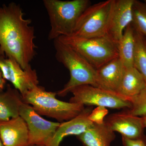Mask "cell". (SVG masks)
Returning a JSON list of instances; mask_svg holds the SVG:
<instances>
[{"instance_id": "obj_1", "label": "cell", "mask_w": 146, "mask_h": 146, "mask_svg": "<svg viewBox=\"0 0 146 146\" xmlns=\"http://www.w3.org/2000/svg\"><path fill=\"white\" fill-rule=\"evenodd\" d=\"M31 23L24 18L23 9L16 3L0 7V57L14 59L25 70L31 68L36 54Z\"/></svg>"}, {"instance_id": "obj_2", "label": "cell", "mask_w": 146, "mask_h": 146, "mask_svg": "<svg viewBox=\"0 0 146 146\" xmlns=\"http://www.w3.org/2000/svg\"><path fill=\"white\" fill-rule=\"evenodd\" d=\"M49 18L50 29L48 38L54 40L60 36L72 35L77 23L91 2L89 0H44Z\"/></svg>"}, {"instance_id": "obj_3", "label": "cell", "mask_w": 146, "mask_h": 146, "mask_svg": "<svg viewBox=\"0 0 146 146\" xmlns=\"http://www.w3.org/2000/svg\"><path fill=\"white\" fill-rule=\"evenodd\" d=\"M55 57L70 72V79L63 88L56 94L64 97L75 87L90 85L97 87L96 70L78 53L58 39L53 40Z\"/></svg>"}, {"instance_id": "obj_4", "label": "cell", "mask_w": 146, "mask_h": 146, "mask_svg": "<svg viewBox=\"0 0 146 146\" xmlns=\"http://www.w3.org/2000/svg\"><path fill=\"white\" fill-rule=\"evenodd\" d=\"M56 95V93L46 91L44 87L38 85L22 97V100L39 115L54 118L58 122L74 119L85 108L81 104L59 100Z\"/></svg>"}, {"instance_id": "obj_5", "label": "cell", "mask_w": 146, "mask_h": 146, "mask_svg": "<svg viewBox=\"0 0 146 146\" xmlns=\"http://www.w3.org/2000/svg\"><path fill=\"white\" fill-rule=\"evenodd\" d=\"M57 39L78 53L96 70L119 56L118 44L106 35L83 38L72 35Z\"/></svg>"}, {"instance_id": "obj_6", "label": "cell", "mask_w": 146, "mask_h": 146, "mask_svg": "<svg viewBox=\"0 0 146 146\" xmlns=\"http://www.w3.org/2000/svg\"><path fill=\"white\" fill-rule=\"evenodd\" d=\"M113 1L107 0L88 7L80 17L72 35L83 38L106 36Z\"/></svg>"}, {"instance_id": "obj_7", "label": "cell", "mask_w": 146, "mask_h": 146, "mask_svg": "<svg viewBox=\"0 0 146 146\" xmlns=\"http://www.w3.org/2000/svg\"><path fill=\"white\" fill-rule=\"evenodd\" d=\"M73 96L70 102L88 106H102L112 109H129L131 106L130 100L115 92L107 91L90 85L77 86L70 91Z\"/></svg>"}, {"instance_id": "obj_8", "label": "cell", "mask_w": 146, "mask_h": 146, "mask_svg": "<svg viewBox=\"0 0 146 146\" xmlns=\"http://www.w3.org/2000/svg\"><path fill=\"white\" fill-rule=\"evenodd\" d=\"M19 116L23 119L27 126L29 145L46 146L60 123L45 119L31 106L23 102L20 107Z\"/></svg>"}, {"instance_id": "obj_9", "label": "cell", "mask_w": 146, "mask_h": 146, "mask_svg": "<svg viewBox=\"0 0 146 146\" xmlns=\"http://www.w3.org/2000/svg\"><path fill=\"white\" fill-rule=\"evenodd\" d=\"M0 70L4 79L12 84L22 97L39 85L36 70L32 67L24 70L17 61L12 58L0 57Z\"/></svg>"}, {"instance_id": "obj_10", "label": "cell", "mask_w": 146, "mask_h": 146, "mask_svg": "<svg viewBox=\"0 0 146 146\" xmlns=\"http://www.w3.org/2000/svg\"><path fill=\"white\" fill-rule=\"evenodd\" d=\"M104 123L112 131L121 133L122 136L129 139L146 137L142 117L131 115L126 110L109 115L105 119Z\"/></svg>"}, {"instance_id": "obj_11", "label": "cell", "mask_w": 146, "mask_h": 146, "mask_svg": "<svg viewBox=\"0 0 146 146\" xmlns=\"http://www.w3.org/2000/svg\"><path fill=\"white\" fill-rule=\"evenodd\" d=\"M134 0H114L106 36L118 44L123 31L133 20Z\"/></svg>"}, {"instance_id": "obj_12", "label": "cell", "mask_w": 146, "mask_h": 146, "mask_svg": "<svg viewBox=\"0 0 146 146\" xmlns=\"http://www.w3.org/2000/svg\"><path fill=\"white\" fill-rule=\"evenodd\" d=\"M93 109V106H88L76 117L60 123L54 135L45 146H59L65 137L72 135L77 136L84 132L93 124L88 119Z\"/></svg>"}, {"instance_id": "obj_13", "label": "cell", "mask_w": 146, "mask_h": 146, "mask_svg": "<svg viewBox=\"0 0 146 146\" xmlns=\"http://www.w3.org/2000/svg\"><path fill=\"white\" fill-rule=\"evenodd\" d=\"M0 138L4 146L29 145L26 123L20 116L0 122Z\"/></svg>"}, {"instance_id": "obj_14", "label": "cell", "mask_w": 146, "mask_h": 146, "mask_svg": "<svg viewBox=\"0 0 146 146\" xmlns=\"http://www.w3.org/2000/svg\"><path fill=\"white\" fill-rule=\"evenodd\" d=\"M125 68L119 58L96 70L97 87L117 93Z\"/></svg>"}, {"instance_id": "obj_15", "label": "cell", "mask_w": 146, "mask_h": 146, "mask_svg": "<svg viewBox=\"0 0 146 146\" xmlns=\"http://www.w3.org/2000/svg\"><path fill=\"white\" fill-rule=\"evenodd\" d=\"M76 137L84 146H110L116 136L104 122L101 125L93 123Z\"/></svg>"}, {"instance_id": "obj_16", "label": "cell", "mask_w": 146, "mask_h": 146, "mask_svg": "<svg viewBox=\"0 0 146 146\" xmlns=\"http://www.w3.org/2000/svg\"><path fill=\"white\" fill-rule=\"evenodd\" d=\"M23 101L18 90L8 85L5 90H0V122L19 116Z\"/></svg>"}, {"instance_id": "obj_17", "label": "cell", "mask_w": 146, "mask_h": 146, "mask_svg": "<svg viewBox=\"0 0 146 146\" xmlns=\"http://www.w3.org/2000/svg\"><path fill=\"white\" fill-rule=\"evenodd\" d=\"M146 87L145 79L136 68H125L117 93L129 99L138 95Z\"/></svg>"}, {"instance_id": "obj_18", "label": "cell", "mask_w": 146, "mask_h": 146, "mask_svg": "<svg viewBox=\"0 0 146 146\" xmlns=\"http://www.w3.org/2000/svg\"><path fill=\"white\" fill-rule=\"evenodd\" d=\"M119 58L125 68L133 67L135 49L134 29L131 24L124 31L123 36L118 44Z\"/></svg>"}, {"instance_id": "obj_19", "label": "cell", "mask_w": 146, "mask_h": 146, "mask_svg": "<svg viewBox=\"0 0 146 146\" xmlns=\"http://www.w3.org/2000/svg\"><path fill=\"white\" fill-rule=\"evenodd\" d=\"M134 36L135 49L133 67L143 76L146 83V37L135 30H134Z\"/></svg>"}, {"instance_id": "obj_20", "label": "cell", "mask_w": 146, "mask_h": 146, "mask_svg": "<svg viewBox=\"0 0 146 146\" xmlns=\"http://www.w3.org/2000/svg\"><path fill=\"white\" fill-rule=\"evenodd\" d=\"M132 14L133 29L146 37V3L134 0Z\"/></svg>"}, {"instance_id": "obj_21", "label": "cell", "mask_w": 146, "mask_h": 146, "mask_svg": "<svg viewBox=\"0 0 146 146\" xmlns=\"http://www.w3.org/2000/svg\"><path fill=\"white\" fill-rule=\"evenodd\" d=\"M131 104L130 108L126 111L133 116L143 117L146 115V87L135 96L129 99Z\"/></svg>"}, {"instance_id": "obj_22", "label": "cell", "mask_w": 146, "mask_h": 146, "mask_svg": "<svg viewBox=\"0 0 146 146\" xmlns=\"http://www.w3.org/2000/svg\"><path fill=\"white\" fill-rule=\"evenodd\" d=\"M108 113V110L106 108L98 106L93 109L88 119L93 123L102 124L104 123L105 119Z\"/></svg>"}, {"instance_id": "obj_23", "label": "cell", "mask_w": 146, "mask_h": 146, "mask_svg": "<svg viewBox=\"0 0 146 146\" xmlns=\"http://www.w3.org/2000/svg\"><path fill=\"white\" fill-rule=\"evenodd\" d=\"M123 146H146V136L138 139H130L122 136Z\"/></svg>"}, {"instance_id": "obj_24", "label": "cell", "mask_w": 146, "mask_h": 146, "mask_svg": "<svg viewBox=\"0 0 146 146\" xmlns=\"http://www.w3.org/2000/svg\"><path fill=\"white\" fill-rule=\"evenodd\" d=\"M6 81L3 77L2 74L0 70V90H3L5 89Z\"/></svg>"}, {"instance_id": "obj_25", "label": "cell", "mask_w": 146, "mask_h": 146, "mask_svg": "<svg viewBox=\"0 0 146 146\" xmlns=\"http://www.w3.org/2000/svg\"><path fill=\"white\" fill-rule=\"evenodd\" d=\"M142 117V118H143V123L144 127H145V128H146V115H145V116H144V117Z\"/></svg>"}, {"instance_id": "obj_26", "label": "cell", "mask_w": 146, "mask_h": 146, "mask_svg": "<svg viewBox=\"0 0 146 146\" xmlns=\"http://www.w3.org/2000/svg\"><path fill=\"white\" fill-rule=\"evenodd\" d=\"M27 146H45L43 145H29Z\"/></svg>"}, {"instance_id": "obj_27", "label": "cell", "mask_w": 146, "mask_h": 146, "mask_svg": "<svg viewBox=\"0 0 146 146\" xmlns=\"http://www.w3.org/2000/svg\"><path fill=\"white\" fill-rule=\"evenodd\" d=\"M0 146H4L1 140V138H0Z\"/></svg>"}, {"instance_id": "obj_28", "label": "cell", "mask_w": 146, "mask_h": 146, "mask_svg": "<svg viewBox=\"0 0 146 146\" xmlns=\"http://www.w3.org/2000/svg\"><path fill=\"white\" fill-rule=\"evenodd\" d=\"M144 2L146 3V0H145V1H144Z\"/></svg>"}, {"instance_id": "obj_29", "label": "cell", "mask_w": 146, "mask_h": 146, "mask_svg": "<svg viewBox=\"0 0 146 146\" xmlns=\"http://www.w3.org/2000/svg\"></svg>"}]
</instances>
